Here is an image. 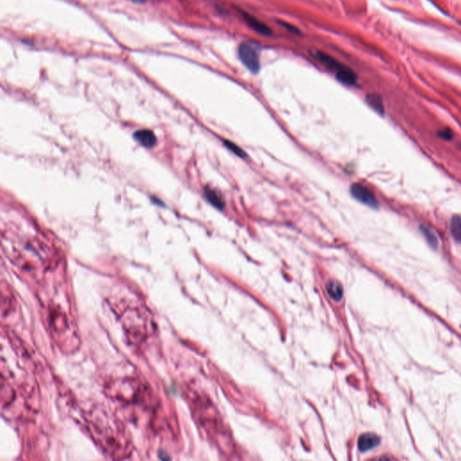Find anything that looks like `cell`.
I'll return each instance as SVG.
<instances>
[{
  "label": "cell",
  "instance_id": "obj_5",
  "mask_svg": "<svg viewBox=\"0 0 461 461\" xmlns=\"http://www.w3.org/2000/svg\"><path fill=\"white\" fill-rule=\"evenodd\" d=\"M240 62L251 73L257 74L260 70V49L253 42H243L238 48Z\"/></svg>",
  "mask_w": 461,
  "mask_h": 461
},
{
  "label": "cell",
  "instance_id": "obj_15",
  "mask_svg": "<svg viewBox=\"0 0 461 461\" xmlns=\"http://www.w3.org/2000/svg\"><path fill=\"white\" fill-rule=\"evenodd\" d=\"M450 229L452 237L457 242L461 244V215L452 216L450 223Z\"/></svg>",
  "mask_w": 461,
  "mask_h": 461
},
{
  "label": "cell",
  "instance_id": "obj_8",
  "mask_svg": "<svg viewBox=\"0 0 461 461\" xmlns=\"http://www.w3.org/2000/svg\"><path fill=\"white\" fill-rule=\"evenodd\" d=\"M380 437L374 433H364L358 441V447L361 452H369L380 444Z\"/></svg>",
  "mask_w": 461,
  "mask_h": 461
},
{
  "label": "cell",
  "instance_id": "obj_12",
  "mask_svg": "<svg viewBox=\"0 0 461 461\" xmlns=\"http://www.w3.org/2000/svg\"><path fill=\"white\" fill-rule=\"evenodd\" d=\"M336 77L339 81L347 86H354L358 81V77L355 72L346 66L341 68V70L336 72Z\"/></svg>",
  "mask_w": 461,
  "mask_h": 461
},
{
  "label": "cell",
  "instance_id": "obj_6",
  "mask_svg": "<svg viewBox=\"0 0 461 461\" xmlns=\"http://www.w3.org/2000/svg\"><path fill=\"white\" fill-rule=\"evenodd\" d=\"M350 191L351 196L361 204L371 208H379V202L374 194L364 185L360 183H354L350 187Z\"/></svg>",
  "mask_w": 461,
  "mask_h": 461
},
{
  "label": "cell",
  "instance_id": "obj_7",
  "mask_svg": "<svg viewBox=\"0 0 461 461\" xmlns=\"http://www.w3.org/2000/svg\"><path fill=\"white\" fill-rule=\"evenodd\" d=\"M240 14H242V17L246 22V24H248L252 30H254L255 32L266 35V36H269L272 34L271 29L269 28V26L264 24L263 22L256 18L252 14L246 13L244 11H240Z\"/></svg>",
  "mask_w": 461,
  "mask_h": 461
},
{
  "label": "cell",
  "instance_id": "obj_18",
  "mask_svg": "<svg viewBox=\"0 0 461 461\" xmlns=\"http://www.w3.org/2000/svg\"><path fill=\"white\" fill-rule=\"evenodd\" d=\"M438 135L439 137H441L442 139L445 140V141H452L454 137V135H453V132H452L451 128L449 127H446L444 129L441 130L438 132Z\"/></svg>",
  "mask_w": 461,
  "mask_h": 461
},
{
  "label": "cell",
  "instance_id": "obj_16",
  "mask_svg": "<svg viewBox=\"0 0 461 461\" xmlns=\"http://www.w3.org/2000/svg\"><path fill=\"white\" fill-rule=\"evenodd\" d=\"M420 230L423 232V236L425 237V239L427 240V242L430 244V246L436 250L438 246H439V241H438V237L436 236V233L433 231L432 228H430L429 226L422 225V226H420Z\"/></svg>",
  "mask_w": 461,
  "mask_h": 461
},
{
  "label": "cell",
  "instance_id": "obj_14",
  "mask_svg": "<svg viewBox=\"0 0 461 461\" xmlns=\"http://www.w3.org/2000/svg\"><path fill=\"white\" fill-rule=\"evenodd\" d=\"M327 293L335 301H341L343 298V288L337 281L331 280L326 285Z\"/></svg>",
  "mask_w": 461,
  "mask_h": 461
},
{
  "label": "cell",
  "instance_id": "obj_13",
  "mask_svg": "<svg viewBox=\"0 0 461 461\" xmlns=\"http://www.w3.org/2000/svg\"><path fill=\"white\" fill-rule=\"evenodd\" d=\"M366 101L369 106L380 115H384V106L381 96L378 94H370L366 96Z\"/></svg>",
  "mask_w": 461,
  "mask_h": 461
},
{
  "label": "cell",
  "instance_id": "obj_2",
  "mask_svg": "<svg viewBox=\"0 0 461 461\" xmlns=\"http://www.w3.org/2000/svg\"><path fill=\"white\" fill-rule=\"evenodd\" d=\"M106 390L110 398L125 404L147 406L152 403L150 389L134 379L115 380L107 384Z\"/></svg>",
  "mask_w": 461,
  "mask_h": 461
},
{
  "label": "cell",
  "instance_id": "obj_1",
  "mask_svg": "<svg viewBox=\"0 0 461 461\" xmlns=\"http://www.w3.org/2000/svg\"><path fill=\"white\" fill-rule=\"evenodd\" d=\"M86 417L89 433L108 456L125 459L131 455V441L115 418L100 408L93 409Z\"/></svg>",
  "mask_w": 461,
  "mask_h": 461
},
{
  "label": "cell",
  "instance_id": "obj_10",
  "mask_svg": "<svg viewBox=\"0 0 461 461\" xmlns=\"http://www.w3.org/2000/svg\"><path fill=\"white\" fill-rule=\"evenodd\" d=\"M205 197L207 201L211 204L213 207H216L219 210H223L226 207V200L221 195V193L215 188L207 187L205 188Z\"/></svg>",
  "mask_w": 461,
  "mask_h": 461
},
{
  "label": "cell",
  "instance_id": "obj_4",
  "mask_svg": "<svg viewBox=\"0 0 461 461\" xmlns=\"http://www.w3.org/2000/svg\"><path fill=\"white\" fill-rule=\"evenodd\" d=\"M49 325L53 337L57 343L65 347V340H67L69 348L76 347L74 340H77V333L74 331L72 317L60 307H51L49 308Z\"/></svg>",
  "mask_w": 461,
  "mask_h": 461
},
{
  "label": "cell",
  "instance_id": "obj_11",
  "mask_svg": "<svg viewBox=\"0 0 461 461\" xmlns=\"http://www.w3.org/2000/svg\"><path fill=\"white\" fill-rule=\"evenodd\" d=\"M312 56L315 58L316 60H318L320 63H323L325 66L330 68L331 70H333V71H335L336 72H338L339 70H341V68L344 67V65L339 63L336 59L331 57V56H330V55L327 54V53L320 52V51L313 52V53H312Z\"/></svg>",
  "mask_w": 461,
  "mask_h": 461
},
{
  "label": "cell",
  "instance_id": "obj_9",
  "mask_svg": "<svg viewBox=\"0 0 461 461\" xmlns=\"http://www.w3.org/2000/svg\"><path fill=\"white\" fill-rule=\"evenodd\" d=\"M135 138L146 148H153L157 144V138L151 130L142 129L135 132Z\"/></svg>",
  "mask_w": 461,
  "mask_h": 461
},
{
  "label": "cell",
  "instance_id": "obj_3",
  "mask_svg": "<svg viewBox=\"0 0 461 461\" xmlns=\"http://www.w3.org/2000/svg\"><path fill=\"white\" fill-rule=\"evenodd\" d=\"M122 324L125 335L132 344L142 345L152 335V321L144 309H126L122 314Z\"/></svg>",
  "mask_w": 461,
  "mask_h": 461
},
{
  "label": "cell",
  "instance_id": "obj_17",
  "mask_svg": "<svg viewBox=\"0 0 461 461\" xmlns=\"http://www.w3.org/2000/svg\"><path fill=\"white\" fill-rule=\"evenodd\" d=\"M224 144H225V145L227 147V149L230 150L231 153H233V154L237 155L238 157L242 158H247V157H248V156H247V154L245 153L244 151L241 149V148H240L238 145H236L234 143L230 142L229 140H225V141H224Z\"/></svg>",
  "mask_w": 461,
  "mask_h": 461
},
{
  "label": "cell",
  "instance_id": "obj_20",
  "mask_svg": "<svg viewBox=\"0 0 461 461\" xmlns=\"http://www.w3.org/2000/svg\"><path fill=\"white\" fill-rule=\"evenodd\" d=\"M135 3H144L145 2V0H133Z\"/></svg>",
  "mask_w": 461,
  "mask_h": 461
},
{
  "label": "cell",
  "instance_id": "obj_19",
  "mask_svg": "<svg viewBox=\"0 0 461 461\" xmlns=\"http://www.w3.org/2000/svg\"><path fill=\"white\" fill-rule=\"evenodd\" d=\"M277 23H279L281 26H283L285 29H287L288 31H289L290 33H292L293 34H300V30L297 28L296 26H294L293 24H288V23L284 22V21H278Z\"/></svg>",
  "mask_w": 461,
  "mask_h": 461
}]
</instances>
